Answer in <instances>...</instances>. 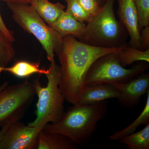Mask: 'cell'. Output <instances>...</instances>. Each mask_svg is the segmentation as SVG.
Segmentation results:
<instances>
[{
	"mask_svg": "<svg viewBox=\"0 0 149 149\" xmlns=\"http://www.w3.org/2000/svg\"><path fill=\"white\" fill-rule=\"evenodd\" d=\"M125 47H100L80 42L71 35L63 37L61 45L55 53L60 63V87L65 100L72 105L78 104L86 74L93 63L100 57L119 52Z\"/></svg>",
	"mask_w": 149,
	"mask_h": 149,
	"instance_id": "6da1fadb",
	"label": "cell"
},
{
	"mask_svg": "<svg viewBox=\"0 0 149 149\" xmlns=\"http://www.w3.org/2000/svg\"><path fill=\"white\" fill-rule=\"evenodd\" d=\"M107 111L105 101L92 104H75L65 112L59 121L48 123L43 130L62 134L77 146H83L91 139L98 123L105 117Z\"/></svg>",
	"mask_w": 149,
	"mask_h": 149,
	"instance_id": "7a4b0ae2",
	"label": "cell"
},
{
	"mask_svg": "<svg viewBox=\"0 0 149 149\" xmlns=\"http://www.w3.org/2000/svg\"><path fill=\"white\" fill-rule=\"evenodd\" d=\"M115 1L107 0L98 13L86 24L77 40L100 47L118 48L127 45L128 32L116 19L114 10Z\"/></svg>",
	"mask_w": 149,
	"mask_h": 149,
	"instance_id": "3957f363",
	"label": "cell"
},
{
	"mask_svg": "<svg viewBox=\"0 0 149 149\" xmlns=\"http://www.w3.org/2000/svg\"><path fill=\"white\" fill-rule=\"evenodd\" d=\"M49 72L45 74L47 79V86H42L39 79L33 84L38 100L36 104V118L28 123L40 132L49 123H56L61 120L64 111V96L60 87L61 71L56 61L51 63Z\"/></svg>",
	"mask_w": 149,
	"mask_h": 149,
	"instance_id": "277c9868",
	"label": "cell"
},
{
	"mask_svg": "<svg viewBox=\"0 0 149 149\" xmlns=\"http://www.w3.org/2000/svg\"><path fill=\"white\" fill-rule=\"evenodd\" d=\"M6 4L14 21L39 41L50 63L55 61V52L61 45L63 37L46 24L31 5Z\"/></svg>",
	"mask_w": 149,
	"mask_h": 149,
	"instance_id": "5b68a950",
	"label": "cell"
},
{
	"mask_svg": "<svg viewBox=\"0 0 149 149\" xmlns=\"http://www.w3.org/2000/svg\"><path fill=\"white\" fill-rule=\"evenodd\" d=\"M116 53L102 56L93 63L86 74L85 85L103 83L113 85L123 84L148 69L149 63L144 61L137 63L131 68H126L120 65Z\"/></svg>",
	"mask_w": 149,
	"mask_h": 149,
	"instance_id": "8992f818",
	"label": "cell"
},
{
	"mask_svg": "<svg viewBox=\"0 0 149 149\" xmlns=\"http://www.w3.org/2000/svg\"><path fill=\"white\" fill-rule=\"evenodd\" d=\"M36 95L33 83L27 80L8 85L0 91V127L22 118Z\"/></svg>",
	"mask_w": 149,
	"mask_h": 149,
	"instance_id": "52a82bcc",
	"label": "cell"
},
{
	"mask_svg": "<svg viewBox=\"0 0 149 149\" xmlns=\"http://www.w3.org/2000/svg\"><path fill=\"white\" fill-rule=\"evenodd\" d=\"M39 132L36 128L19 121L11 124L0 144V149L37 148Z\"/></svg>",
	"mask_w": 149,
	"mask_h": 149,
	"instance_id": "ba28073f",
	"label": "cell"
},
{
	"mask_svg": "<svg viewBox=\"0 0 149 149\" xmlns=\"http://www.w3.org/2000/svg\"><path fill=\"white\" fill-rule=\"evenodd\" d=\"M114 86L120 92L119 103L125 107H132L139 103L149 90V72H143L127 83Z\"/></svg>",
	"mask_w": 149,
	"mask_h": 149,
	"instance_id": "9c48e42d",
	"label": "cell"
},
{
	"mask_svg": "<svg viewBox=\"0 0 149 149\" xmlns=\"http://www.w3.org/2000/svg\"><path fill=\"white\" fill-rule=\"evenodd\" d=\"M117 14L128 32L130 40L128 44L141 50V32L139 29L138 14L134 0H117Z\"/></svg>",
	"mask_w": 149,
	"mask_h": 149,
	"instance_id": "30bf717a",
	"label": "cell"
},
{
	"mask_svg": "<svg viewBox=\"0 0 149 149\" xmlns=\"http://www.w3.org/2000/svg\"><path fill=\"white\" fill-rule=\"evenodd\" d=\"M120 92L114 85L109 83H98L84 86L78 104H92L108 99L119 98Z\"/></svg>",
	"mask_w": 149,
	"mask_h": 149,
	"instance_id": "8fae6325",
	"label": "cell"
},
{
	"mask_svg": "<svg viewBox=\"0 0 149 149\" xmlns=\"http://www.w3.org/2000/svg\"><path fill=\"white\" fill-rule=\"evenodd\" d=\"M78 146L67 136L42 130L38 136V149H77Z\"/></svg>",
	"mask_w": 149,
	"mask_h": 149,
	"instance_id": "7c38bea8",
	"label": "cell"
},
{
	"mask_svg": "<svg viewBox=\"0 0 149 149\" xmlns=\"http://www.w3.org/2000/svg\"><path fill=\"white\" fill-rule=\"evenodd\" d=\"M85 25V23L78 21L64 10L50 27L63 37L71 35L77 39Z\"/></svg>",
	"mask_w": 149,
	"mask_h": 149,
	"instance_id": "4fadbf2b",
	"label": "cell"
},
{
	"mask_svg": "<svg viewBox=\"0 0 149 149\" xmlns=\"http://www.w3.org/2000/svg\"><path fill=\"white\" fill-rule=\"evenodd\" d=\"M30 5L49 26L56 21L65 9L61 3H52L49 0H34Z\"/></svg>",
	"mask_w": 149,
	"mask_h": 149,
	"instance_id": "5bb4252c",
	"label": "cell"
},
{
	"mask_svg": "<svg viewBox=\"0 0 149 149\" xmlns=\"http://www.w3.org/2000/svg\"><path fill=\"white\" fill-rule=\"evenodd\" d=\"M49 72L48 68H41L39 63H33L21 60L15 63L11 67H0V74L8 72L19 78L28 77L35 73L45 74Z\"/></svg>",
	"mask_w": 149,
	"mask_h": 149,
	"instance_id": "9a60e30c",
	"label": "cell"
},
{
	"mask_svg": "<svg viewBox=\"0 0 149 149\" xmlns=\"http://www.w3.org/2000/svg\"><path fill=\"white\" fill-rule=\"evenodd\" d=\"M116 54L118 61L124 67L137 61L149 62V49L141 50L132 47L128 43L122 50L117 52Z\"/></svg>",
	"mask_w": 149,
	"mask_h": 149,
	"instance_id": "2e32d148",
	"label": "cell"
},
{
	"mask_svg": "<svg viewBox=\"0 0 149 149\" xmlns=\"http://www.w3.org/2000/svg\"><path fill=\"white\" fill-rule=\"evenodd\" d=\"M146 102L143 111L139 117L132 123L122 130L116 131L109 136L112 141H119L125 136L134 133L137 128L141 125H147L149 124V90L147 93Z\"/></svg>",
	"mask_w": 149,
	"mask_h": 149,
	"instance_id": "e0dca14e",
	"label": "cell"
},
{
	"mask_svg": "<svg viewBox=\"0 0 149 149\" xmlns=\"http://www.w3.org/2000/svg\"><path fill=\"white\" fill-rule=\"evenodd\" d=\"M119 141L126 144L129 149H149V124L142 130L125 136Z\"/></svg>",
	"mask_w": 149,
	"mask_h": 149,
	"instance_id": "ac0fdd59",
	"label": "cell"
},
{
	"mask_svg": "<svg viewBox=\"0 0 149 149\" xmlns=\"http://www.w3.org/2000/svg\"><path fill=\"white\" fill-rule=\"evenodd\" d=\"M13 42L0 30V67L8 66L15 58Z\"/></svg>",
	"mask_w": 149,
	"mask_h": 149,
	"instance_id": "d6986e66",
	"label": "cell"
},
{
	"mask_svg": "<svg viewBox=\"0 0 149 149\" xmlns=\"http://www.w3.org/2000/svg\"><path fill=\"white\" fill-rule=\"evenodd\" d=\"M66 3L65 10L78 21L82 23H88L92 17L88 15L82 8L78 0H64Z\"/></svg>",
	"mask_w": 149,
	"mask_h": 149,
	"instance_id": "ffe728a7",
	"label": "cell"
},
{
	"mask_svg": "<svg viewBox=\"0 0 149 149\" xmlns=\"http://www.w3.org/2000/svg\"><path fill=\"white\" fill-rule=\"evenodd\" d=\"M136 6L140 32L149 25V0H134Z\"/></svg>",
	"mask_w": 149,
	"mask_h": 149,
	"instance_id": "44dd1931",
	"label": "cell"
},
{
	"mask_svg": "<svg viewBox=\"0 0 149 149\" xmlns=\"http://www.w3.org/2000/svg\"><path fill=\"white\" fill-rule=\"evenodd\" d=\"M78 1L85 13L91 17L98 13L101 7L97 0H78Z\"/></svg>",
	"mask_w": 149,
	"mask_h": 149,
	"instance_id": "7402d4cb",
	"label": "cell"
},
{
	"mask_svg": "<svg viewBox=\"0 0 149 149\" xmlns=\"http://www.w3.org/2000/svg\"><path fill=\"white\" fill-rule=\"evenodd\" d=\"M141 50L149 49V25L146 26L141 32Z\"/></svg>",
	"mask_w": 149,
	"mask_h": 149,
	"instance_id": "603a6c76",
	"label": "cell"
},
{
	"mask_svg": "<svg viewBox=\"0 0 149 149\" xmlns=\"http://www.w3.org/2000/svg\"><path fill=\"white\" fill-rule=\"evenodd\" d=\"M0 30L2 31L9 39L14 42L15 41V37L14 35L13 32L11 30L9 29L7 26H6L5 23L4 22L2 17L1 15V12H0Z\"/></svg>",
	"mask_w": 149,
	"mask_h": 149,
	"instance_id": "cb8c5ba5",
	"label": "cell"
},
{
	"mask_svg": "<svg viewBox=\"0 0 149 149\" xmlns=\"http://www.w3.org/2000/svg\"><path fill=\"white\" fill-rule=\"evenodd\" d=\"M1 1L6 3H12L20 4H30L34 0H0ZM50 1V0H49Z\"/></svg>",
	"mask_w": 149,
	"mask_h": 149,
	"instance_id": "d4e9b609",
	"label": "cell"
},
{
	"mask_svg": "<svg viewBox=\"0 0 149 149\" xmlns=\"http://www.w3.org/2000/svg\"><path fill=\"white\" fill-rule=\"evenodd\" d=\"M11 124L12 123H8L1 127V128L0 130V144L3 139L4 136H5V134H6L7 130L8 129L9 127Z\"/></svg>",
	"mask_w": 149,
	"mask_h": 149,
	"instance_id": "484cf974",
	"label": "cell"
},
{
	"mask_svg": "<svg viewBox=\"0 0 149 149\" xmlns=\"http://www.w3.org/2000/svg\"><path fill=\"white\" fill-rule=\"evenodd\" d=\"M9 85V83L8 81H6L0 86V91H1L3 89H4L6 87H7Z\"/></svg>",
	"mask_w": 149,
	"mask_h": 149,
	"instance_id": "4316f807",
	"label": "cell"
},
{
	"mask_svg": "<svg viewBox=\"0 0 149 149\" xmlns=\"http://www.w3.org/2000/svg\"><path fill=\"white\" fill-rule=\"evenodd\" d=\"M97 1L100 4L101 6H102L104 4V3L106 2L107 0H97Z\"/></svg>",
	"mask_w": 149,
	"mask_h": 149,
	"instance_id": "83f0119b",
	"label": "cell"
}]
</instances>
